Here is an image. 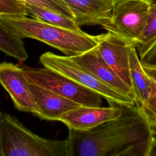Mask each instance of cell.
I'll use <instances>...</instances> for the list:
<instances>
[{
  "label": "cell",
  "mask_w": 156,
  "mask_h": 156,
  "mask_svg": "<svg viewBox=\"0 0 156 156\" xmlns=\"http://www.w3.org/2000/svg\"><path fill=\"white\" fill-rule=\"evenodd\" d=\"M117 118L88 131L69 129V156H150L155 155L154 126L136 102L119 104Z\"/></svg>",
  "instance_id": "6da1fadb"
},
{
  "label": "cell",
  "mask_w": 156,
  "mask_h": 156,
  "mask_svg": "<svg viewBox=\"0 0 156 156\" xmlns=\"http://www.w3.org/2000/svg\"><path fill=\"white\" fill-rule=\"evenodd\" d=\"M0 20L23 38L42 41L69 57L81 54L96 47L102 35H93L82 30H75L54 26L32 17L0 16Z\"/></svg>",
  "instance_id": "7a4b0ae2"
},
{
  "label": "cell",
  "mask_w": 156,
  "mask_h": 156,
  "mask_svg": "<svg viewBox=\"0 0 156 156\" xmlns=\"http://www.w3.org/2000/svg\"><path fill=\"white\" fill-rule=\"evenodd\" d=\"M0 156H69L68 140L42 138L15 116L1 112Z\"/></svg>",
  "instance_id": "3957f363"
},
{
  "label": "cell",
  "mask_w": 156,
  "mask_h": 156,
  "mask_svg": "<svg viewBox=\"0 0 156 156\" xmlns=\"http://www.w3.org/2000/svg\"><path fill=\"white\" fill-rule=\"evenodd\" d=\"M26 79L82 106L101 107L102 96L68 77L46 67L33 68L19 62Z\"/></svg>",
  "instance_id": "277c9868"
},
{
  "label": "cell",
  "mask_w": 156,
  "mask_h": 156,
  "mask_svg": "<svg viewBox=\"0 0 156 156\" xmlns=\"http://www.w3.org/2000/svg\"><path fill=\"white\" fill-rule=\"evenodd\" d=\"M40 62L43 66L63 74L79 84L101 94L108 102L119 104H134L136 102L105 85L90 71L81 66L69 56L57 55L46 52L40 57Z\"/></svg>",
  "instance_id": "5b68a950"
},
{
  "label": "cell",
  "mask_w": 156,
  "mask_h": 156,
  "mask_svg": "<svg viewBox=\"0 0 156 156\" xmlns=\"http://www.w3.org/2000/svg\"><path fill=\"white\" fill-rule=\"evenodd\" d=\"M151 4L146 0H121L114 3L110 20L102 27L135 44L146 24Z\"/></svg>",
  "instance_id": "8992f818"
},
{
  "label": "cell",
  "mask_w": 156,
  "mask_h": 156,
  "mask_svg": "<svg viewBox=\"0 0 156 156\" xmlns=\"http://www.w3.org/2000/svg\"><path fill=\"white\" fill-rule=\"evenodd\" d=\"M133 46H135L134 43L111 32L102 34L97 45L105 62L132 89L133 85L130 75V49Z\"/></svg>",
  "instance_id": "52a82bcc"
},
{
  "label": "cell",
  "mask_w": 156,
  "mask_h": 156,
  "mask_svg": "<svg viewBox=\"0 0 156 156\" xmlns=\"http://www.w3.org/2000/svg\"><path fill=\"white\" fill-rule=\"evenodd\" d=\"M130 66L136 102L151 124L156 126V80L141 65L135 46L130 49Z\"/></svg>",
  "instance_id": "ba28073f"
},
{
  "label": "cell",
  "mask_w": 156,
  "mask_h": 156,
  "mask_svg": "<svg viewBox=\"0 0 156 156\" xmlns=\"http://www.w3.org/2000/svg\"><path fill=\"white\" fill-rule=\"evenodd\" d=\"M0 82L10 95L16 109L36 114L37 105L19 63L4 62L0 64Z\"/></svg>",
  "instance_id": "9c48e42d"
},
{
  "label": "cell",
  "mask_w": 156,
  "mask_h": 156,
  "mask_svg": "<svg viewBox=\"0 0 156 156\" xmlns=\"http://www.w3.org/2000/svg\"><path fill=\"white\" fill-rule=\"evenodd\" d=\"M108 107L80 106L64 114L58 121L69 129L88 131L120 116L119 104L108 102Z\"/></svg>",
  "instance_id": "30bf717a"
},
{
  "label": "cell",
  "mask_w": 156,
  "mask_h": 156,
  "mask_svg": "<svg viewBox=\"0 0 156 156\" xmlns=\"http://www.w3.org/2000/svg\"><path fill=\"white\" fill-rule=\"evenodd\" d=\"M70 57L90 71L102 82L136 102V96L133 89L130 88L105 62L97 46L81 54Z\"/></svg>",
  "instance_id": "8fae6325"
},
{
  "label": "cell",
  "mask_w": 156,
  "mask_h": 156,
  "mask_svg": "<svg viewBox=\"0 0 156 156\" xmlns=\"http://www.w3.org/2000/svg\"><path fill=\"white\" fill-rule=\"evenodd\" d=\"M29 85L38 108L35 115L42 119L58 121L64 114L82 106L74 101L29 82Z\"/></svg>",
  "instance_id": "7c38bea8"
},
{
  "label": "cell",
  "mask_w": 156,
  "mask_h": 156,
  "mask_svg": "<svg viewBox=\"0 0 156 156\" xmlns=\"http://www.w3.org/2000/svg\"><path fill=\"white\" fill-rule=\"evenodd\" d=\"M79 26H102L111 16L112 0H63Z\"/></svg>",
  "instance_id": "4fadbf2b"
},
{
  "label": "cell",
  "mask_w": 156,
  "mask_h": 156,
  "mask_svg": "<svg viewBox=\"0 0 156 156\" xmlns=\"http://www.w3.org/2000/svg\"><path fill=\"white\" fill-rule=\"evenodd\" d=\"M0 49L7 55L23 63L28 58L23 37L0 20Z\"/></svg>",
  "instance_id": "5bb4252c"
},
{
  "label": "cell",
  "mask_w": 156,
  "mask_h": 156,
  "mask_svg": "<svg viewBox=\"0 0 156 156\" xmlns=\"http://www.w3.org/2000/svg\"><path fill=\"white\" fill-rule=\"evenodd\" d=\"M26 5L29 12V16L33 18L50 24L71 30H81L80 27H79L73 18L35 5L27 3H26Z\"/></svg>",
  "instance_id": "9a60e30c"
},
{
  "label": "cell",
  "mask_w": 156,
  "mask_h": 156,
  "mask_svg": "<svg viewBox=\"0 0 156 156\" xmlns=\"http://www.w3.org/2000/svg\"><path fill=\"white\" fill-rule=\"evenodd\" d=\"M156 39V5H151L144 27L136 42V48L147 45Z\"/></svg>",
  "instance_id": "2e32d148"
},
{
  "label": "cell",
  "mask_w": 156,
  "mask_h": 156,
  "mask_svg": "<svg viewBox=\"0 0 156 156\" xmlns=\"http://www.w3.org/2000/svg\"><path fill=\"white\" fill-rule=\"evenodd\" d=\"M0 16H27L29 12L26 3L22 0H0Z\"/></svg>",
  "instance_id": "e0dca14e"
},
{
  "label": "cell",
  "mask_w": 156,
  "mask_h": 156,
  "mask_svg": "<svg viewBox=\"0 0 156 156\" xmlns=\"http://www.w3.org/2000/svg\"><path fill=\"white\" fill-rule=\"evenodd\" d=\"M26 3L46 8L74 19L71 10L63 0H22Z\"/></svg>",
  "instance_id": "ac0fdd59"
},
{
  "label": "cell",
  "mask_w": 156,
  "mask_h": 156,
  "mask_svg": "<svg viewBox=\"0 0 156 156\" xmlns=\"http://www.w3.org/2000/svg\"><path fill=\"white\" fill-rule=\"evenodd\" d=\"M136 51L143 68H156V39Z\"/></svg>",
  "instance_id": "d6986e66"
},
{
  "label": "cell",
  "mask_w": 156,
  "mask_h": 156,
  "mask_svg": "<svg viewBox=\"0 0 156 156\" xmlns=\"http://www.w3.org/2000/svg\"><path fill=\"white\" fill-rule=\"evenodd\" d=\"M144 69L148 74H149L151 77H152L156 80V68H144Z\"/></svg>",
  "instance_id": "ffe728a7"
},
{
  "label": "cell",
  "mask_w": 156,
  "mask_h": 156,
  "mask_svg": "<svg viewBox=\"0 0 156 156\" xmlns=\"http://www.w3.org/2000/svg\"><path fill=\"white\" fill-rule=\"evenodd\" d=\"M151 5H156V0H146Z\"/></svg>",
  "instance_id": "44dd1931"
},
{
  "label": "cell",
  "mask_w": 156,
  "mask_h": 156,
  "mask_svg": "<svg viewBox=\"0 0 156 156\" xmlns=\"http://www.w3.org/2000/svg\"><path fill=\"white\" fill-rule=\"evenodd\" d=\"M112 1H114V2H118V1H121V0H112Z\"/></svg>",
  "instance_id": "7402d4cb"
}]
</instances>
